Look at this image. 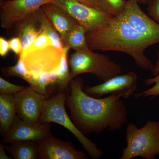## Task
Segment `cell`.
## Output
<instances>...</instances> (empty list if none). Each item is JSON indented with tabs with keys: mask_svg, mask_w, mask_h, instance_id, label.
I'll return each instance as SVG.
<instances>
[{
	"mask_svg": "<svg viewBox=\"0 0 159 159\" xmlns=\"http://www.w3.org/2000/svg\"><path fill=\"white\" fill-rule=\"evenodd\" d=\"M83 80L73 78L66 90V105L71 119L83 134H100L105 129L115 131L127 121L128 110L121 97L110 95L104 98L89 96L83 90Z\"/></svg>",
	"mask_w": 159,
	"mask_h": 159,
	"instance_id": "cell-1",
	"label": "cell"
},
{
	"mask_svg": "<svg viewBox=\"0 0 159 159\" xmlns=\"http://www.w3.org/2000/svg\"><path fill=\"white\" fill-rule=\"evenodd\" d=\"M87 41L92 51H115L130 55L139 67L152 70L145 50L155 43L140 33L120 16H115L105 25L87 33Z\"/></svg>",
	"mask_w": 159,
	"mask_h": 159,
	"instance_id": "cell-2",
	"label": "cell"
},
{
	"mask_svg": "<svg viewBox=\"0 0 159 159\" xmlns=\"http://www.w3.org/2000/svg\"><path fill=\"white\" fill-rule=\"evenodd\" d=\"M63 50L55 46L44 30L29 48L23 50L19 57L28 73L38 77L41 74L57 71Z\"/></svg>",
	"mask_w": 159,
	"mask_h": 159,
	"instance_id": "cell-3",
	"label": "cell"
},
{
	"mask_svg": "<svg viewBox=\"0 0 159 159\" xmlns=\"http://www.w3.org/2000/svg\"><path fill=\"white\" fill-rule=\"evenodd\" d=\"M125 139L127 145L120 159H155L159 155V121H148L141 128L130 122L126 126Z\"/></svg>",
	"mask_w": 159,
	"mask_h": 159,
	"instance_id": "cell-4",
	"label": "cell"
},
{
	"mask_svg": "<svg viewBox=\"0 0 159 159\" xmlns=\"http://www.w3.org/2000/svg\"><path fill=\"white\" fill-rule=\"evenodd\" d=\"M66 90L60 91L53 97L46 99L39 123L54 122L62 125L77 138L92 158H100L103 154L102 150L85 136L69 118L65 108Z\"/></svg>",
	"mask_w": 159,
	"mask_h": 159,
	"instance_id": "cell-5",
	"label": "cell"
},
{
	"mask_svg": "<svg viewBox=\"0 0 159 159\" xmlns=\"http://www.w3.org/2000/svg\"><path fill=\"white\" fill-rule=\"evenodd\" d=\"M72 79L79 74L89 73L104 81L122 73L121 66L104 54L90 52L75 51L68 61Z\"/></svg>",
	"mask_w": 159,
	"mask_h": 159,
	"instance_id": "cell-6",
	"label": "cell"
},
{
	"mask_svg": "<svg viewBox=\"0 0 159 159\" xmlns=\"http://www.w3.org/2000/svg\"><path fill=\"white\" fill-rule=\"evenodd\" d=\"M54 4L66 11L83 26L87 33L101 28L115 16L76 0H54Z\"/></svg>",
	"mask_w": 159,
	"mask_h": 159,
	"instance_id": "cell-7",
	"label": "cell"
},
{
	"mask_svg": "<svg viewBox=\"0 0 159 159\" xmlns=\"http://www.w3.org/2000/svg\"><path fill=\"white\" fill-rule=\"evenodd\" d=\"M54 0H5L1 2L0 20L3 29L10 30L42 6Z\"/></svg>",
	"mask_w": 159,
	"mask_h": 159,
	"instance_id": "cell-8",
	"label": "cell"
},
{
	"mask_svg": "<svg viewBox=\"0 0 159 159\" xmlns=\"http://www.w3.org/2000/svg\"><path fill=\"white\" fill-rule=\"evenodd\" d=\"M138 77L133 72L119 75L99 85L84 88L86 93L92 97H100L104 95H116L124 98L132 96L137 89Z\"/></svg>",
	"mask_w": 159,
	"mask_h": 159,
	"instance_id": "cell-9",
	"label": "cell"
},
{
	"mask_svg": "<svg viewBox=\"0 0 159 159\" xmlns=\"http://www.w3.org/2000/svg\"><path fill=\"white\" fill-rule=\"evenodd\" d=\"M119 16L155 44L159 43V24L144 13L136 0H127L125 9Z\"/></svg>",
	"mask_w": 159,
	"mask_h": 159,
	"instance_id": "cell-10",
	"label": "cell"
},
{
	"mask_svg": "<svg viewBox=\"0 0 159 159\" xmlns=\"http://www.w3.org/2000/svg\"><path fill=\"white\" fill-rule=\"evenodd\" d=\"M16 115L24 121L39 123L46 98L30 87L14 94Z\"/></svg>",
	"mask_w": 159,
	"mask_h": 159,
	"instance_id": "cell-11",
	"label": "cell"
},
{
	"mask_svg": "<svg viewBox=\"0 0 159 159\" xmlns=\"http://www.w3.org/2000/svg\"><path fill=\"white\" fill-rule=\"evenodd\" d=\"M51 123H33L24 121L16 115L9 133L4 137L3 143L23 141L39 142L51 135Z\"/></svg>",
	"mask_w": 159,
	"mask_h": 159,
	"instance_id": "cell-12",
	"label": "cell"
},
{
	"mask_svg": "<svg viewBox=\"0 0 159 159\" xmlns=\"http://www.w3.org/2000/svg\"><path fill=\"white\" fill-rule=\"evenodd\" d=\"M38 157L39 159H88L83 152L77 150L70 142L52 135L37 142Z\"/></svg>",
	"mask_w": 159,
	"mask_h": 159,
	"instance_id": "cell-13",
	"label": "cell"
},
{
	"mask_svg": "<svg viewBox=\"0 0 159 159\" xmlns=\"http://www.w3.org/2000/svg\"><path fill=\"white\" fill-rule=\"evenodd\" d=\"M48 19L41 8L18 23L14 28L21 41L23 50L27 49L45 29Z\"/></svg>",
	"mask_w": 159,
	"mask_h": 159,
	"instance_id": "cell-14",
	"label": "cell"
},
{
	"mask_svg": "<svg viewBox=\"0 0 159 159\" xmlns=\"http://www.w3.org/2000/svg\"><path fill=\"white\" fill-rule=\"evenodd\" d=\"M44 13L59 33L62 41L68 33L78 23L66 11L54 3L42 6Z\"/></svg>",
	"mask_w": 159,
	"mask_h": 159,
	"instance_id": "cell-15",
	"label": "cell"
},
{
	"mask_svg": "<svg viewBox=\"0 0 159 159\" xmlns=\"http://www.w3.org/2000/svg\"><path fill=\"white\" fill-rule=\"evenodd\" d=\"M16 116L14 95L0 94V125L5 137L9 133Z\"/></svg>",
	"mask_w": 159,
	"mask_h": 159,
	"instance_id": "cell-16",
	"label": "cell"
},
{
	"mask_svg": "<svg viewBox=\"0 0 159 159\" xmlns=\"http://www.w3.org/2000/svg\"><path fill=\"white\" fill-rule=\"evenodd\" d=\"M87 31L79 24L74 26L62 41L64 47L68 46L75 51L90 52L93 51L89 48L86 35Z\"/></svg>",
	"mask_w": 159,
	"mask_h": 159,
	"instance_id": "cell-17",
	"label": "cell"
},
{
	"mask_svg": "<svg viewBox=\"0 0 159 159\" xmlns=\"http://www.w3.org/2000/svg\"><path fill=\"white\" fill-rule=\"evenodd\" d=\"M5 149L15 159H37V142L23 141L10 143Z\"/></svg>",
	"mask_w": 159,
	"mask_h": 159,
	"instance_id": "cell-18",
	"label": "cell"
},
{
	"mask_svg": "<svg viewBox=\"0 0 159 159\" xmlns=\"http://www.w3.org/2000/svg\"><path fill=\"white\" fill-rule=\"evenodd\" d=\"M152 74L154 77L145 80V84L147 86L152 84H154V85L148 89L136 94L134 95L135 98L151 97V98H153L159 96V51L157 52L156 64L152 69Z\"/></svg>",
	"mask_w": 159,
	"mask_h": 159,
	"instance_id": "cell-19",
	"label": "cell"
},
{
	"mask_svg": "<svg viewBox=\"0 0 159 159\" xmlns=\"http://www.w3.org/2000/svg\"><path fill=\"white\" fill-rule=\"evenodd\" d=\"M102 10L114 16H118L124 11L127 0H99Z\"/></svg>",
	"mask_w": 159,
	"mask_h": 159,
	"instance_id": "cell-20",
	"label": "cell"
},
{
	"mask_svg": "<svg viewBox=\"0 0 159 159\" xmlns=\"http://www.w3.org/2000/svg\"><path fill=\"white\" fill-rule=\"evenodd\" d=\"M2 72L5 77L15 76L25 80L28 82L30 75L26 70L22 60L19 57L17 63L14 66L2 69Z\"/></svg>",
	"mask_w": 159,
	"mask_h": 159,
	"instance_id": "cell-21",
	"label": "cell"
},
{
	"mask_svg": "<svg viewBox=\"0 0 159 159\" xmlns=\"http://www.w3.org/2000/svg\"><path fill=\"white\" fill-rule=\"evenodd\" d=\"M25 87L15 85L8 82L2 77H0V94H12L17 93L23 90Z\"/></svg>",
	"mask_w": 159,
	"mask_h": 159,
	"instance_id": "cell-22",
	"label": "cell"
},
{
	"mask_svg": "<svg viewBox=\"0 0 159 159\" xmlns=\"http://www.w3.org/2000/svg\"><path fill=\"white\" fill-rule=\"evenodd\" d=\"M147 10L152 18L159 24V0H151Z\"/></svg>",
	"mask_w": 159,
	"mask_h": 159,
	"instance_id": "cell-23",
	"label": "cell"
},
{
	"mask_svg": "<svg viewBox=\"0 0 159 159\" xmlns=\"http://www.w3.org/2000/svg\"><path fill=\"white\" fill-rule=\"evenodd\" d=\"M10 50L16 55L20 56L22 53L23 49L21 40L19 37H13L9 40Z\"/></svg>",
	"mask_w": 159,
	"mask_h": 159,
	"instance_id": "cell-24",
	"label": "cell"
},
{
	"mask_svg": "<svg viewBox=\"0 0 159 159\" xmlns=\"http://www.w3.org/2000/svg\"><path fill=\"white\" fill-rule=\"evenodd\" d=\"M10 50L9 40L2 37H0V55L4 57L7 54Z\"/></svg>",
	"mask_w": 159,
	"mask_h": 159,
	"instance_id": "cell-25",
	"label": "cell"
},
{
	"mask_svg": "<svg viewBox=\"0 0 159 159\" xmlns=\"http://www.w3.org/2000/svg\"><path fill=\"white\" fill-rule=\"evenodd\" d=\"M76 1L90 7H93L95 9L103 11L102 7L99 2V0H76Z\"/></svg>",
	"mask_w": 159,
	"mask_h": 159,
	"instance_id": "cell-26",
	"label": "cell"
},
{
	"mask_svg": "<svg viewBox=\"0 0 159 159\" xmlns=\"http://www.w3.org/2000/svg\"><path fill=\"white\" fill-rule=\"evenodd\" d=\"M5 146L1 143L0 144V159H11L12 158L9 157L6 153Z\"/></svg>",
	"mask_w": 159,
	"mask_h": 159,
	"instance_id": "cell-27",
	"label": "cell"
},
{
	"mask_svg": "<svg viewBox=\"0 0 159 159\" xmlns=\"http://www.w3.org/2000/svg\"><path fill=\"white\" fill-rule=\"evenodd\" d=\"M138 2L142 4H148L151 0H136Z\"/></svg>",
	"mask_w": 159,
	"mask_h": 159,
	"instance_id": "cell-28",
	"label": "cell"
}]
</instances>
